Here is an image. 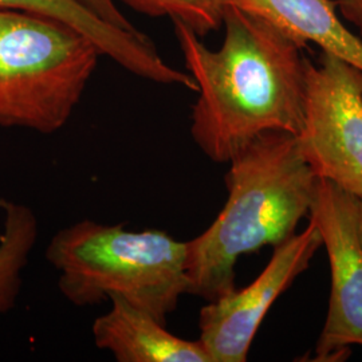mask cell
I'll return each instance as SVG.
<instances>
[{
	"mask_svg": "<svg viewBox=\"0 0 362 362\" xmlns=\"http://www.w3.org/2000/svg\"><path fill=\"white\" fill-rule=\"evenodd\" d=\"M219 50L192 28L173 21L188 74L199 97L191 136L209 160L228 164L267 132L298 136L303 127L308 58L305 49L257 15L226 4Z\"/></svg>",
	"mask_w": 362,
	"mask_h": 362,
	"instance_id": "6da1fadb",
	"label": "cell"
},
{
	"mask_svg": "<svg viewBox=\"0 0 362 362\" xmlns=\"http://www.w3.org/2000/svg\"><path fill=\"white\" fill-rule=\"evenodd\" d=\"M227 202L207 230L187 240L188 294H230L242 255L276 247L309 215L317 176L287 132H267L228 161Z\"/></svg>",
	"mask_w": 362,
	"mask_h": 362,
	"instance_id": "7a4b0ae2",
	"label": "cell"
},
{
	"mask_svg": "<svg viewBox=\"0 0 362 362\" xmlns=\"http://www.w3.org/2000/svg\"><path fill=\"white\" fill-rule=\"evenodd\" d=\"M46 259L62 296L78 308L122 298L167 324L189 290L187 242L163 230L81 220L52 236Z\"/></svg>",
	"mask_w": 362,
	"mask_h": 362,
	"instance_id": "3957f363",
	"label": "cell"
},
{
	"mask_svg": "<svg viewBox=\"0 0 362 362\" xmlns=\"http://www.w3.org/2000/svg\"><path fill=\"white\" fill-rule=\"evenodd\" d=\"M100 57L91 40L64 23L0 8V127L62 129Z\"/></svg>",
	"mask_w": 362,
	"mask_h": 362,
	"instance_id": "277c9868",
	"label": "cell"
},
{
	"mask_svg": "<svg viewBox=\"0 0 362 362\" xmlns=\"http://www.w3.org/2000/svg\"><path fill=\"white\" fill-rule=\"evenodd\" d=\"M298 148L317 179L362 197V71L321 52L308 61Z\"/></svg>",
	"mask_w": 362,
	"mask_h": 362,
	"instance_id": "5b68a950",
	"label": "cell"
},
{
	"mask_svg": "<svg viewBox=\"0 0 362 362\" xmlns=\"http://www.w3.org/2000/svg\"><path fill=\"white\" fill-rule=\"evenodd\" d=\"M358 197L318 179L309 220L320 233L330 264V298L314 361H339L362 346V246Z\"/></svg>",
	"mask_w": 362,
	"mask_h": 362,
	"instance_id": "8992f818",
	"label": "cell"
},
{
	"mask_svg": "<svg viewBox=\"0 0 362 362\" xmlns=\"http://www.w3.org/2000/svg\"><path fill=\"white\" fill-rule=\"evenodd\" d=\"M322 246L315 224L274 247L258 278L242 290L208 302L199 314V341L212 362H245L266 314Z\"/></svg>",
	"mask_w": 362,
	"mask_h": 362,
	"instance_id": "52a82bcc",
	"label": "cell"
},
{
	"mask_svg": "<svg viewBox=\"0 0 362 362\" xmlns=\"http://www.w3.org/2000/svg\"><path fill=\"white\" fill-rule=\"evenodd\" d=\"M0 8L38 15L64 23L91 40L97 49L137 77L196 91L194 78L168 65L141 31L107 25L77 0H0Z\"/></svg>",
	"mask_w": 362,
	"mask_h": 362,
	"instance_id": "ba28073f",
	"label": "cell"
},
{
	"mask_svg": "<svg viewBox=\"0 0 362 362\" xmlns=\"http://www.w3.org/2000/svg\"><path fill=\"white\" fill-rule=\"evenodd\" d=\"M98 349L118 362H212L202 342L167 330V324L122 298L110 299V309L91 326Z\"/></svg>",
	"mask_w": 362,
	"mask_h": 362,
	"instance_id": "9c48e42d",
	"label": "cell"
},
{
	"mask_svg": "<svg viewBox=\"0 0 362 362\" xmlns=\"http://www.w3.org/2000/svg\"><path fill=\"white\" fill-rule=\"evenodd\" d=\"M284 31L300 46L314 43L362 71V38L341 22L332 0H226Z\"/></svg>",
	"mask_w": 362,
	"mask_h": 362,
	"instance_id": "30bf717a",
	"label": "cell"
},
{
	"mask_svg": "<svg viewBox=\"0 0 362 362\" xmlns=\"http://www.w3.org/2000/svg\"><path fill=\"white\" fill-rule=\"evenodd\" d=\"M0 315L11 310L22 287V274L37 245L39 221L30 207L0 199Z\"/></svg>",
	"mask_w": 362,
	"mask_h": 362,
	"instance_id": "8fae6325",
	"label": "cell"
},
{
	"mask_svg": "<svg viewBox=\"0 0 362 362\" xmlns=\"http://www.w3.org/2000/svg\"><path fill=\"white\" fill-rule=\"evenodd\" d=\"M137 13L148 16H169L206 37L223 25L226 0H122Z\"/></svg>",
	"mask_w": 362,
	"mask_h": 362,
	"instance_id": "7c38bea8",
	"label": "cell"
},
{
	"mask_svg": "<svg viewBox=\"0 0 362 362\" xmlns=\"http://www.w3.org/2000/svg\"><path fill=\"white\" fill-rule=\"evenodd\" d=\"M77 1L91 13H94L97 18L103 19L107 25H112L125 31H132V33L139 31L124 16V13L118 10V7L115 4V0H77Z\"/></svg>",
	"mask_w": 362,
	"mask_h": 362,
	"instance_id": "4fadbf2b",
	"label": "cell"
},
{
	"mask_svg": "<svg viewBox=\"0 0 362 362\" xmlns=\"http://www.w3.org/2000/svg\"><path fill=\"white\" fill-rule=\"evenodd\" d=\"M342 15L358 28L362 37V0H338Z\"/></svg>",
	"mask_w": 362,
	"mask_h": 362,
	"instance_id": "5bb4252c",
	"label": "cell"
},
{
	"mask_svg": "<svg viewBox=\"0 0 362 362\" xmlns=\"http://www.w3.org/2000/svg\"><path fill=\"white\" fill-rule=\"evenodd\" d=\"M357 228H358V236H360V243L362 246V197L358 199V216H357Z\"/></svg>",
	"mask_w": 362,
	"mask_h": 362,
	"instance_id": "9a60e30c",
	"label": "cell"
}]
</instances>
